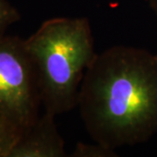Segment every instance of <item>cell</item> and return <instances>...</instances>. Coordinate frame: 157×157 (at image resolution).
Wrapping results in <instances>:
<instances>
[{"label":"cell","instance_id":"cell-2","mask_svg":"<svg viewBox=\"0 0 157 157\" xmlns=\"http://www.w3.org/2000/svg\"><path fill=\"white\" fill-rule=\"evenodd\" d=\"M25 44L38 74L41 103L55 116L78 105L85 73L97 55L87 17L45 20Z\"/></svg>","mask_w":157,"mask_h":157},{"label":"cell","instance_id":"cell-3","mask_svg":"<svg viewBox=\"0 0 157 157\" xmlns=\"http://www.w3.org/2000/svg\"><path fill=\"white\" fill-rule=\"evenodd\" d=\"M40 106L38 74L25 39L0 35V113L25 129L39 118Z\"/></svg>","mask_w":157,"mask_h":157},{"label":"cell","instance_id":"cell-1","mask_svg":"<svg viewBox=\"0 0 157 157\" xmlns=\"http://www.w3.org/2000/svg\"><path fill=\"white\" fill-rule=\"evenodd\" d=\"M77 107L94 141L113 149L147 142L157 134V54L128 45L97 54Z\"/></svg>","mask_w":157,"mask_h":157},{"label":"cell","instance_id":"cell-4","mask_svg":"<svg viewBox=\"0 0 157 157\" xmlns=\"http://www.w3.org/2000/svg\"><path fill=\"white\" fill-rule=\"evenodd\" d=\"M67 156L65 140L60 135L55 115L46 112L23 131L9 157Z\"/></svg>","mask_w":157,"mask_h":157},{"label":"cell","instance_id":"cell-8","mask_svg":"<svg viewBox=\"0 0 157 157\" xmlns=\"http://www.w3.org/2000/svg\"><path fill=\"white\" fill-rule=\"evenodd\" d=\"M147 1L152 11L157 17V0H147Z\"/></svg>","mask_w":157,"mask_h":157},{"label":"cell","instance_id":"cell-7","mask_svg":"<svg viewBox=\"0 0 157 157\" xmlns=\"http://www.w3.org/2000/svg\"><path fill=\"white\" fill-rule=\"evenodd\" d=\"M20 19L17 9L7 1L0 0V35L6 33L9 26Z\"/></svg>","mask_w":157,"mask_h":157},{"label":"cell","instance_id":"cell-5","mask_svg":"<svg viewBox=\"0 0 157 157\" xmlns=\"http://www.w3.org/2000/svg\"><path fill=\"white\" fill-rule=\"evenodd\" d=\"M25 129L0 113V157H9Z\"/></svg>","mask_w":157,"mask_h":157},{"label":"cell","instance_id":"cell-6","mask_svg":"<svg viewBox=\"0 0 157 157\" xmlns=\"http://www.w3.org/2000/svg\"><path fill=\"white\" fill-rule=\"evenodd\" d=\"M72 157H116V149H113L101 143L94 144L78 142L71 155Z\"/></svg>","mask_w":157,"mask_h":157}]
</instances>
